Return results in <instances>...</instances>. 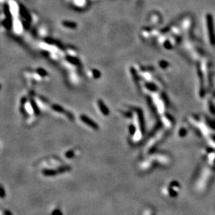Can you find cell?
<instances>
[{
    "label": "cell",
    "instance_id": "6da1fadb",
    "mask_svg": "<svg viewBox=\"0 0 215 215\" xmlns=\"http://www.w3.org/2000/svg\"><path fill=\"white\" fill-rule=\"evenodd\" d=\"M41 168L42 175L50 178L56 176L57 175L63 174L71 170L68 164L55 157H51L38 164Z\"/></svg>",
    "mask_w": 215,
    "mask_h": 215
},
{
    "label": "cell",
    "instance_id": "7a4b0ae2",
    "mask_svg": "<svg viewBox=\"0 0 215 215\" xmlns=\"http://www.w3.org/2000/svg\"><path fill=\"white\" fill-rule=\"evenodd\" d=\"M50 111H51L56 116L62 117L63 119H66L70 120H73L74 116L73 114H72L71 112L65 110L61 106H59L56 104L51 105Z\"/></svg>",
    "mask_w": 215,
    "mask_h": 215
},
{
    "label": "cell",
    "instance_id": "3957f363",
    "mask_svg": "<svg viewBox=\"0 0 215 215\" xmlns=\"http://www.w3.org/2000/svg\"><path fill=\"white\" fill-rule=\"evenodd\" d=\"M79 120L81 124L84 126H86L88 128L93 130V131H97L99 129V125L96 122H95L91 118L86 116V114H80L79 116Z\"/></svg>",
    "mask_w": 215,
    "mask_h": 215
},
{
    "label": "cell",
    "instance_id": "277c9868",
    "mask_svg": "<svg viewBox=\"0 0 215 215\" xmlns=\"http://www.w3.org/2000/svg\"><path fill=\"white\" fill-rule=\"evenodd\" d=\"M96 108L98 110L100 114H101L102 116H108L110 115V110L107 107V106L106 105L104 102L102 100H98L96 102Z\"/></svg>",
    "mask_w": 215,
    "mask_h": 215
},
{
    "label": "cell",
    "instance_id": "5b68a950",
    "mask_svg": "<svg viewBox=\"0 0 215 215\" xmlns=\"http://www.w3.org/2000/svg\"><path fill=\"white\" fill-rule=\"evenodd\" d=\"M80 150L78 148H69L63 153V156L66 159H72L80 155Z\"/></svg>",
    "mask_w": 215,
    "mask_h": 215
},
{
    "label": "cell",
    "instance_id": "8992f818",
    "mask_svg": "<svg viewBox=\"0 0 215 215\" xmlns=\"http://www.w3.org/2000/svg\"><path fill=\"white\" fill-rule=\"evenodd\" d=\"M213 20H211V17H209L208 18V26H209V32H210V37L211 38V41L212 42H213V40L214 38V34H213Z\"/></svg>",
    "mask_w": 215,
    "mask_h": 215
},
{
    "label": "cell",
    "instance_id": "52a82bcc",
    "mask_svg": "<svg viewBox=\"0 0 215 215\" xmlns=\"http://www.w3.org/2000/svg\"><path fill=\"white\" fill-rule=\"evenodd\" d=\"M1 215H12V214L9 211L5 210V211H2V214Z\"/></svg>",
    "mask_w": 215,
    "mask_h": 215
}]
</instances>
